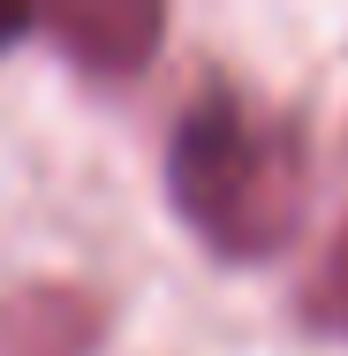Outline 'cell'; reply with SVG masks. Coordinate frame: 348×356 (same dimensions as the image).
Returning a JSON list of instances; mask_svg holds the SVG:
<instances>
[{
    "label": "cell",
    "instance_id": "1",
    "mask_svg": "<svg viewBox=\"0 0 348 356\" xmlns=\"http://www.w3.org/2000/svg\"><path fill=\"white\" fill-rule=\"evenodd\" d=\"M167 205L227 266H265L295 243L310 205V144L235 83H212L167 137Z\"/></svg>",
    "mask_w": 348,
    "mask_h": 356
},
{
    "label": "cell",
    "instance_id": "4",
    "mask_svg": "<svg viewBox=\"0 0 348 356\" xmlns=\"http://www.w3.org/2000/svg\"><path fill=\"white\" fill-rule=\"evenodd\" d=\"M295 311H303L310 334L348 341V220H341V235L326 243V258L310 266V281H303V296H295Z\"/></svg>",
    "mask_w": 348,
    "mask_h": 356
},
{
    "label": "cell",
    "instance_id": "3",
    "mask_svg": "<svg viewBox=\"0 0 348 356\" xmlns=\"http://www.w3.org/2000/svg\"><path fill=\"white\" fill-rule=\"evenodd\" d=\"M106 296L76 281H31L0 296V356H99Z\"/></svg>",
    "mask_w": 348,
    "mask_h": 356
},
{
    "label": "cell",
    "instance_id": "2",
    "mask_svg": "<svg viewBox=\"0 0 348 356\" xmlns=\"http://www.w3.org/2000/svg\"><path fill=\"white\" fill-rule=\"evenodd\" d=\"M38 31H46L83 76L122 83V76H137L144 61H151V46L167 38V15L144 8V0H83V8L38 15Z\"/></svg>",
    "mask_w": 348,
    "mask_h": 356
},
{
    "label": "cell",
    "instance_id": "5",
    "mask_svg": "<svg viewBox=\"0 0 348 356\" xmlns=\"http://www.w3.org/2000/svg\"><path fill=\"white\" fill-rule=\"evenodd\" d=\"M23 31H38V23H31V15H0V46H15Z\"/></svg>",
    "mask_w": 348,
    "mask_h": 356
}]
</instances>
